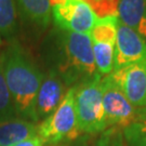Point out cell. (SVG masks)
I'll return each instance as SVG.
<instances>
[{
	"instance_id": "cell-1",
	"label": "cell",
	"mask_w": 146,
	"mask_h": 146,
	"mask_svg": "<svg viewBox=\"0 0 146 146\" xmlns=\"http://www.w3.org/2000/svg\"><path fill=\"white\" fill-rule=\"evenodd\" d=\"M1 53L5 81L16 116L38 122L36 99L44 75L15 40H11Z\"/></svg>"
},
{
	"instance_id": "cell-2",
	"label": "cell",
	"mask_w": 146,
	"mask_h": 146,
	"mask_svg": "<svg viewBox=\"0 0 146 146\" xmlns=\"http://www.w3.org/2000/svg\"><path fill=\"white\" fill-rule=\"evenodd\" d=\"M54 69L67 88L78 87L99 75L90 35L58 29L53 34Z\"/></svg>"
},
{
	"instance_id": "cell-3",
	"label": "cell",
	"mask_w": 146,
	"mask_h": 146,
	"mask_svg": "<svg viewBox=\"0 0 146 146\" xmlns=\"http://www.w3.org/2000/svg\"><path fill=\"white\" fill-rule=\"evenodd\" d=\"M75 107L78 127L82 133L98 134L106 130L102 98V76L100 74L77 87Z\"/></svg>"
},
{
	"instance_id": "cell-4",
	"label": "cell",
	"mask_w": 146,
	"mask_h": 146,
	"mask_svg": "<svg viewBox=\"0 0 146 146\" xmlns=\"http://www.w3.org/2000/svg\"><path fill=\"white\" fill-rule=\"evenodd\" d=\"M76 89L77 87L68 89L64 100L54 113L39 123L38 135L44 143L58 145L62 142L73 141L82 134L78 127L75 107Z\"/></svg>"
},
{
	"instance_id": "cell-5",
	"label": "cell",
	"mask_w": 146,
	"mask_h": 146,
	"mask_svg": "<svg viewBox=\"0 0 146 146\" xmlns=\"http://www.w3.org/2000/svg\"><path fill=\"white\" fill-rule=\"evenodd\" d=\"M102 98L106 128H127L141 117V108H136L125 98L110 75L102 77Z\"/></svg>"
},
{
	"instance_id": "cell-6",
	"label": "cell",
	"mask_w": 146,
	"mask_h": 146,
	"mask_svg": "<svg viewBox=\"0 0 146 146\" xmlns=\"http://www.w3.org/2000/svg\"><path fill=\"white\" fill-rule=\"evenodd\" d=\"M52 17L58 29L90 35L99 16L84 0H61L52 5Z\"/></svg>"
},
{
	"instance_id": "cell-7",
	"label": "cell",
	"mask_w": 146,
	"mask_h": 146,
	"mask_svg": "<svg viewBox=\"0 0 146 146\" xmlns=\"http://www.w3.org/2000/svg\"><path fill=\"white\" fill-rule=\"evenodd\" d=\"M110 76L134 107H146V61L113 70Z\"/></svg>"
},
{
	"instance_id": "cell-8",
	"label": "cell",
	"mask_w": 146,
	"mask_h": 146,
	"mask_svg": "<svg viewBox=\"0 0 146 146\" xmlns=\"http://www.w3.org/2000/svg\"><path fill=\"white\" fill-rule=\"evenodd\" d=\"M146 61V39L118 20L114 69Z\"/></svg>"
},
{
	"instance_id": "cell-9",
	"label": "cell",
	"mask_w": 146,
	"mask_h": 146,
	"mask_svg": "<svg viewBox=\"0 0 146 146\" xmlns=\"http://www.w3.org/2000/svg\"><path fill=\"white\" fill-rule=\"evenodd\" d=\"M67 86L54 69L44 75L36 99L37 119H46L54 113L67 93Z\"/></svg>"
},
{
	"instance_id": "cell-10",
	"label": "cell",
	"mask_w": 146,
	"mask_h": 146,
	"mask_svg": "<svg viewBox=\"0 0 146 146\" xmlns=\"http://www.w3.org/2000/svg\"><path fill=\"white\" fill-rule=\"evenodd\" d=\"M37 122L14 117L0 121V146H14L17 143L38 135Z\"/></svg>"
},
{
	"instance_id": "cell-11",
	"label": "cell",
	"mask_w": 146,
	"mask_h": 146,
	"mask_svg": "<svg viewBox=\"0 0 146 146\" xmlns=\"http://www.w3.org/2000/svg\"><path fill=\"white\" fill-rule=\"evenodd\" d=\"M117 17L146 39V0H119Z\"/></svg>"
},
{
	"instance_id": "cell-12",
	"label": "cell",
	"mask_w": 146,
	"mask_h": 146,
	"mask_svg": "<svg viewBox=\"0 0 146 146\" xmlns=\"http://www.w3.org/2000/svg\"><path fill=\"white\" fill-rule=\"evenodd\" d=\"M23 16L41 28H47L52 16L51 0H17Z\"/></svg>"
},
{
	"instance_id": "cell-13",
	"label": "cell",
	"mask_w": 146,
	"mask_h": 146,
	"mask_svg": "<svg viewBox=\"0 0 146 146\" xmlns=\"http://www.w3.org/2000/svg\"><path fill=\"white\" fill-rule=\"evenodd\" d=\"M94 62L98 73L102 76H108L114 69L115 44L108 42L92 41Z\"/></svg>"
},
{
	"instance_id": "cell-14",
	"label": "cell",
	"mask_w": 146,
	"mask_h": 146,
	"mask_svg": "<svg viewBox=\"0 0 146 146\" xmlns=\"http://www.w3.org/2000/svg\"><path fill=\"white\" fill-rule=\"evenodd\" d=\"M17 33L14 0H0V36L12 39Z\"/></svg>"
},
{
	"instance_id": "cell-15",
	"label": "cell",
	"mask_w": 146,
	"mask_h": 146,
	"mask_svg": "<svg viewBox=\"0 0 146 146\" xmlns=\"http://www.w3.org/2000/svg\"><path fill=\"white\" fill-rule=\"evenodd\" d=\"M117 25H118L117 16L110 15L100 17L98 23L94 25L90 33L91 41L108 42L115 44L117 37Z\"/></svg>"
},
{
	"instance_id": "cell-16",
	"label": "cell",
	"mask_w": 146,
	"mask_h": 146,
	"mask_svg": "<svg viewBox=\"0 0 146 146\" xmlns=\"http://www.w3.org/2000/svg\"><path fill=\"white\" fill-rule=\"evenodd\" d=\"M17 117L14 110V105L11 99L10 92L5 81L3 65H2V53L0 51V121Z\"/></svg>"
},
{
	"instance_id": "cell-17",
	"label": "cell",
	"mask_w": 146,
	"mask_h": 146,
	"mask_svg": "<svg viewBox=\"0 0 146 146\" xmlns=\"http://www.w3.org/2000/svg\"><path fill=\"white\" fill-rule=\"evenodd\" d=\"M123 134L129 146H146V125L141 122L125 128Z\"/></svg>"
},
{
	"instance_id": "cell-18",
	"label": "cell",
	"mask_w": 146,
	"mask_h": 146,
	"mask_svg": "<svg viewBox=\"0 0 146 146\" xmlns=\"http://www.w3.org/2000/svg\"><path fill=\"white\" fill-rule=\"evenodd\" d=\"M96 146H121V137L116 128H110L101 136Z\"/></svg>"
},
{
	"instance_id": "cell-19",
	"label": "cell",
	"mask_w": 146,
	"mask_h": 146,
	"mask_svg": "<svg viewBox=\"0 0 146 146\" xmlns=\"http://www.w3.org/2000/svg\"><path fill=\"white\" fill-rule=\"evenodd\" d=\"M46 144L44 141L42 140L39 135L33 136L31 139H27L25 141H22L20 143H17L14 146H43Z\"/></svg>"
},
{
	"instance_id": "cell-20",
	"label": "cell",
	"mask_w": 146,
	"mask_h": 146,
	"mask_svg": "<svg viewBox=\"0 0 146 146\" xmlns=\"http://www.w3.org/2000/svg\"><path fill=\"white\" fill-rule=\"evenodd\" d=\"M137 122H141V123L146 125V113L144 111L143 108H141V117H140V120Z\"/></svg>"
},
{
	"instance_id": "cell-21",
	"label": "cell",
	"mask_w": 146,
	"mask_h": 146,
	"mask_svg": "<svg viewBox=\"0 0 146 146\" xmlns=\"http://www.w3.org/2000/svg\"><path fill=\"white\" fill-rule=\"evenodd\" d=\"M99 1H102V0H93V3H92V5H91V7H93L94 3H95V2H99Z\"/></svg>"
},
{
	"instance_id": "cell-22",
	"label": "cell",
	"mask_w": 146,
	"mask_h": 146,
	"mask_svg": "<svg viewBox=\"0 0 146 146\" xmlns=\"http://www.w3.org/2000/svg\"><path fill=\"white\" fill-rule=\"evenodd\" d=\"M52 146H65V145H62V144H58V145H52Z\"/></svg>"
},
{
	"instance_id": "cell-23",
	"label": "cell",
	"mask_w": 146,
	"mask_h": 146,
	"mask_svg": "<svg viewBox=\"0 0 146 146\" xmlns=\"http://www.w3.org/2000/svg\"><path fill=\"white\" fill-rule=\"evenodd\" d=\"M143 110H144V111H145V113H146V107H144V108H143Z\"/></svg>"
},
{
	"instance_id": "cell-24",
	"label": "cell",
	"mask_w": 146,
	"mask_h": 146,
	"mask_svg": "<svg viewBox=\"0 0 146 146\" xmlns=\"http://www.w3.org/2000/svg\"><path fill=\"white\" fill-rule=\"evenodd\" d=\"M0 44H1V36H0Z\"/></svg>"
}]
</instances>
